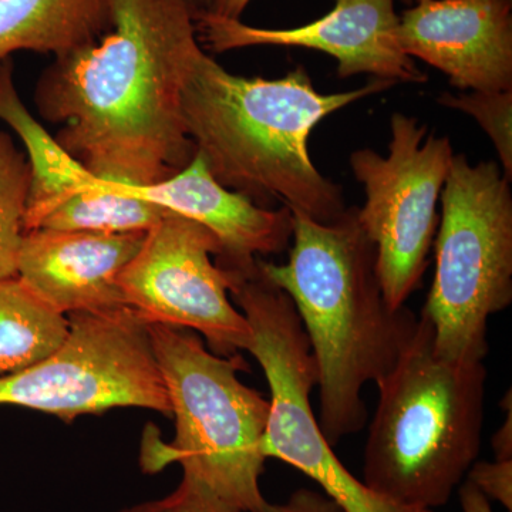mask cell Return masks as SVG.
<instances>
[{"label":"cell","instance_id":"cell-1","mask_svg":"<svg viewBox=\"0 0 512 512\" xmlns=\"http://www.w3.org/2000/svg\"><path fill=\"white\" fill-rule=\"evenodd\" d=\"M201 50L185 0H113L110 32L40 74L37 113L60 126L57 143L99 180L131 188L161 183L197 151L181 90Z\"/></svg>","mask_w":512,"mask_h":512},{"label":"cell","instance_id":"cell-2","mask_svg":"<svg viewBox=\"0 0 512 512\" xmlns=\"http://www.w3.org/2000/svg\"><path fill=\"white\" fill-rule=\"evenodd\" d=\"M394 84L373 79L350 92L325 94L303 66L279 79L242 77L201 50L185 76L181 110L188 137L222 187L259 207L279 202L330 224L348 207L342 187L313 164L309 136L330 114Z\"/></svg>","mask_w":512,"mask_h":512},{"label":"cell","instance_id":"cell-3","mask_svg":"<svg viewBox=\"0 0 512 512\" xmlns=\"http://www.w3.org/2000/svg\"><path fill=\"white\" fill-rule=\"evenodd\" d=\"M357 207L330 224L293 215L289 261L258 259L259 271L291 298L318 369L319 427L330 446L359 433L367 421L362 390L396 365L419 318L392 309L376 274V252Z\"/></svg>","mask_w":512,"mask_h":512},{"label":"cell","instance_id":"cell-4","mask_svg":"<svg viewBox=\"0 0 512 512\" xmlns=\"http://www.w3.org/2000/svg\"><path fill=\"white\" fill-rule=\"evenodd\" d=\"M485 382L484 362L437 355L421 313L409 345L376 383L363 484L407 510L446 505L480 454Z\"/></svg>","mask_w":512,"mask_h":512},{"label":"cell","instance_id":"cell-5","mask_svg":"<svg viewBox=\"0 0 512 512\" xmlns=\"http://www.w3.org/2000/svg\"><path fill=\"white\" fill-rule=\"evenodd\" d=\"M148 335L175 419L170 444H148L141 466L148 473L171 463L241 512H264L259 487L269 400L238 379L239 355L208 352L190 329L148 323Z\"/></svg>","mask_w":512,"mask_h":512},{"label":"cell","instance_id":"cell-6","mask_svg":"<svg viewBox=\"0 0 512 512\" xmlns=\"http://www.w3.org/2000/svg\"><path fill=\"white\" fill-rule=\"evenodd\" d=\"M436 271L424 305L437 355L484 362L488 320L512 302V194L500 165L454 154L441 191Z\"/></svg>","mask_w":512,"mask_h":512},{"label":"cell","instance_id":"cell-7","mask_svg":"<svg viewBox=\"0 0 512 512\" xmlns=\"http://www.w3.org/2000/svg\"><path fill=\"white\" fill-rule=\"evenodd\" d=\"M251 328L248 352L268 380L271 399L262 453L312 478L345 512H410L373 493L340 463L315 419L311 393L318 369L295 306L256 266L232 272L229 289Z\"/></svg>","mask_w":512,"mask_h":512},{"label":"cell","instance_id":"cell-8","mask_svg":"<svg viewBox=\"0 0 512 512\" xmlns=\"http://www.w3.org/2000/svg\"><path fill=\"white\" fill-rule=\"evenodd\" d=\"M62 345L0 379V406H22L72 423L82 414L143 407L171 417L147 319L130 306L67 315Z\"/></svg>","mask_w":512,"mask_h":512},{"label":"cell","instance_id":"cell-9","mask_svg":"<svg viewBox=\"0 0 512 512\" xmlns=\"http://www.w3.org/2000/svg\"><path fill=\"white\" fill-rule=\"evenodd\" d=\"M406 114L390 117L389 154L362 148L350 156L366 201L356 217L376 252V274L387 305L406 306L429 266L440 217L441 191L454 151L450 138Z\"/></svg>","mask_w":512,"mask_h":512},{"label":"cell","instance_id":"cell-10","mask_svg":"<svg viewBox=\"0 0 512 512\" xmlns=\"http://www.w3.org/2000/svg\"><path fill=\"white\" fill-rule=\"evenodd\" d=\"M217 235L171 212L147 232L121 272L124 303L148 323L200 332L220 356L247 350L252 333L244 313L229 301L232 275L215 264L222 255Z\"/></svg>","mask_w":512,"mask_h":512},{"label":"cell","instance_id":"cell-11","mask_svg":"<svg viewBox=\"0 0 512 512\" xmlns=\"http://www.w3.org/2000/svg\"><path fill=\"white\" fill-rule=\"evenodd\" d=\"M394 0H335L322 18L291 29H264L211 13L195 18L198 40L212 53L252 46L305 47L338 60L340 79L370 74L394 83H426L397 40Z\"/></svg>","mask_w":512,"mask_h":512},{"label":"cell","instance_id":"cell-12","mask_svg":"<svg viewBox=\"0 0 512 512\" xmlns=\"http://www.w3.org/2000/svg\"><path fill=\"white\" fill-rule=\"evenodd\" d=\"M399 18L403 52L439 69L451 86L512 90L511 0H417Z\"/></svg>","mask_w":512,"mask_h":512},{"label":"cell","instance_id":"cell-13","mask_svg":"<svg viewBox=\"0 0 512 512\" xmlns=\"http://www.w3.org/2000/svg\"><path fill=\"white\" fill-rule=\"evenodd\" d=\"M146 234L32 229L23 234L16 275L64 316L127 306L120 275Z\"/></svg>","mask_w":512,"mask_h":512},{"label":"cell","instance_id":"cell-14","mask_svg":"<svg viewBox=\"0 0 512 512\" xmlns=\"http://www.w3.org/2000/svg\"><path fill=\"white\" fill-rule=\"evenodd\" d=\"M128 188L136 197L211 229L224 249L215 259L221 268L249 274L255 271L259 256L281 254L291 245V210L259 207L245 195L222 187L197 151L190 163L168 180Z\"/></svg>","mask_w":512,"mask_h":512},{"label":"cell","instance_id":"cell-15","mask_svg":"<svg viewBox=\"0 0 512 512\" xmlns=\"http://www.w3.org/2000/svg\"><path fill=\"white\" fill-rule=\"evenodd\" d=\"M13 73L15 63L9 57L0 63V120L18 134L28 157L30 187L23 221L28 232L96 190L101 180L70 156L30 113L20 99Z\"/></svg>","mask_w":512,"mask_h":512},{"label":"cell","instance_id":"cell-16","mask_svg":"<svg viewBox=\"0 0 512 512\" xmlns=\"http://www.w3.org/2000/svg\"><path fill=\"white\" fill-rule=\"evenodd\" d=\"M111 26L113 0H0V63L22 50L70 55Z\"/></svg>","mask_w":512,"mask_h":512},{"label":"cell","instance_id":"cell-17","mask_svg":"<svg viewBox=\"0 0 512 512\" xmlns=\"http://www.w3.org/2000/svg\"><path fill=\"white\" fill-rule=\"evenodd\" d=\"M69 333V319L30 291L18 275L0 278V379L36 365Z\"/></svg>","mask_w":512,"mask_h":512},{"label":"cell","instance_id":"cell-18","mask_svg":"<svg viewBox=\"0 0 512 512\" xmlns=\"http://www.w3.org/2000/svg\"><path fill=\"white\" fill-rule=\"evenodd\" d=\"M30 187L28 157L0 130V278L15 276Z\"/></svg>","mask_w":512,"mask_h":512},{"label":"cell","instance_id":"cell-19","mask_svg":"<svg viewBox=\"0 0 512 512\" xmlns=\"http://www.w3.org/2000/svg\"><path fill=\"white\" fill-rule=\"evenodd\" d=\"M441 106L463 111L480 124L497 151L505 180L512 181V90L504 92L443 93Z\"/></svg>","mask_w":512,"mask_h":512},{"label":"cell","instance_id":"cell-20","mask_svg":"<svg viewBox=\"0 0 512 512\" xmlns=\"http://www.w3.org/2000/svg\"><path fill=\"white\" fill-rule=\"evenodd\" d=\"M120 512H241L222 501L207 485L184 476L177 490L161 500L137 504Z\"/></svg>","mask_w":512,"mask_h":512},{"label":"cell","instance_id":"cell-21","mask_svg":"<svg viewBox=\"0 0 512 512\" xmlns=\"http://www.w3.org/2000/svg\"><path fill=\"white\" fill-rule=\"evenodd\" d=\"M467 480L476 485L488 500L493 498L512 512V460L476 461L468 470Z\"/></svg>","mask_w":512,"mask_h":512},{"label":"cell","instance_id":"cell-22","mask_svg":"<svg viewBox=\"0 0 512 512\" xmlns=\"http://www.w3.org/2000/svg\"><path fill=\"white\" fill-rule=\"evenodd\" d=\"M264 512H345L338 503L329 498L328 495L299 488L288 498L284 504L266 505Z\"/></svg>","mask_w":512,"mask_h":512},{"label":"cell","instance_id":"cell-23","mask_svg":"<svg viewBox=\"0 0 512 512\" xmlns=\"http://www.w3.org/2000/svg\"><path fill=\"white\" fill-rule=\"evenodd\" d=\"M504 412L507 413L503 426L495 431L491 446H493L495 460L507 461L512 460V400L511 390L505 394L503 402H501Z\"/></svg>","mask_w":512,"mask_h":512},{"label":"cell","instance_id":"cell-24","mask_svg":"<svg viewBox=\"0 0 512 512\" xmlns=\"http://www.w3.org/2000/svg\"><path fill=\"white\" fill-rule=\"evenodd\" d=\"M458 495L464 512H493L488 498L471 481L458 485Z\"/></svg>","mask_w":512,"mask_h":512},{"label":"cell","instance_id":"cell-25","mask_svg":"<svg viewBox=\"0 0 512 512\" xmlns=\"http://www.w3.org/2000/svg\"><path fill=\"white\" fill-rule=\"evenodd\" d=\"M252 0H212L207 13L224 19H241Z\"/></svg>","mask_w":512,"mask_h":512},{"label":"cell","instance_id":"cell-26","mask_svg":"<svg viewBox=\"0 0 512 512\" xmlns=\"http://www.w3.org/2000/svg\"><path fill=\"white\" fill-rule=\"evenodd\" d=\"M190 5L195 18L202 13H207L211 8L212 0H185Z\"/></svg>","mask_w":512,"mask_h":512},{"label":"cell","instance_id":"cell-27","mask_svg":"<svg viewBox=\"0 0 512 512\" xmlns=\"http://www.w3.org/2000/svg\"><path fill=\"white\" fill-rule=\"evenodd\" d=\"M403 3H406V5L412 6L413 3H416L417 0H402Z\"/></svg>","mask_w":512,"mask_h":512},{"label":"cell","instance_id":"cell-28","mask_svg":"<svg viewBox=\"0 0 512 512\" xmlns=\"http://www.w3.org/2000/svg\"><path fill=\"white\" fill-rule=\"evenodd\" d=\"M410 512H433V511L427 510V508H419V510H412Z\"/></svg>","mask_w":512,"mask_h":512}]
</instances>
